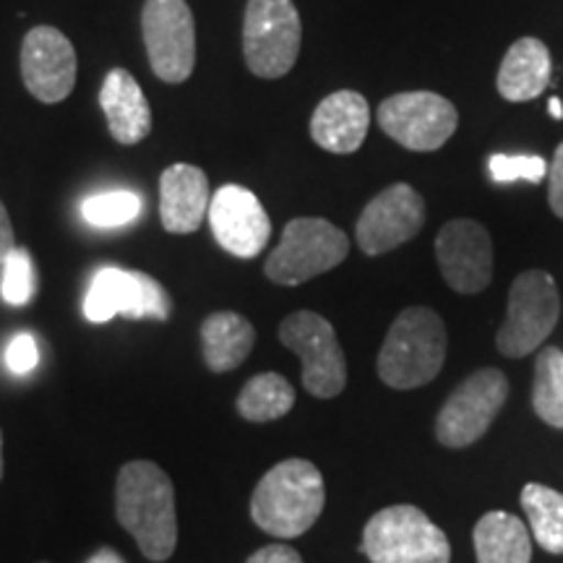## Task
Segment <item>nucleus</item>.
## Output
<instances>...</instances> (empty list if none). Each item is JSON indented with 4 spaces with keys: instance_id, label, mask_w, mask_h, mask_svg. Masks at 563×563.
Segmentation results:
<instances>
[{
    "instance_id": "f257e3e1",
    "label": "nucleus",
    "mask_w": 563,
    "mask_h": 563,
    "mask_svg": "<svg viewBox=\"0 0 563 563\" xmlns=\"http://www.w3.org/2000/svg\"><path fill=\"white\" fill-rule=\"evenodd\" d=\"M118 525L154 563L167 561L178 545V509L170 475L150 460L123 464L115 481Z\"/></svg>"
},
{
    "instance_id": "f03ea898",
    "label": "nucleus",
    "mask_w": 563,
    "mask_h": 563,
    "mask_svg": "<svg viewBox=\"0 0 563 563\" xmlns=\"http://www.w3.org/2000/svg\"><path fill=\"white\" fill-rule=\"evenodd\" d=\"M327 506V485L313 462L290 456L258 481L251 496V519L258 530L279 540L306 534Z\"/></svg>"
},
{
    "instance_id": "7ed1b4c3",
    "label": "nucleus",
    "mask_w": 563,
    "mask_h": 563,
    "mask_svg": "<svg viewBox=\"0 0 563 563\" xmlns=\"http://www.w3.org/2000/svg\"><path fill=\"white\" fill-rule=\"evenodd\" d=\"M446 327L433 308H405L378 352V378L399 391L431 384L446 361Z\"/></svg>"
},
{
    "instance_id": "20e7f679",
    "label": "nucleus",
    "mask_w": 563,
    "mask_h": 563,
    "mask_svg": "<svg viewBox=\"0 0 563 563\" xmlns=\"http://www.w3.org/2000/svg\"><path fill=\"white\" fill-rule=\"evenodd\" d=\"M361 553L371 563H449L452 543L426 511L412 504H397L368 519Z\"/></svg>"
},
{
    "instance_id": "39448f33",
    "label": "nucleus",
    "mask_w": 563,
    "mask_h": 563,
    "mask_svg": "<svg viewBox=\"0 0 563 563\" xmlns=\"http://www.w3.org/2000/svg\"><path fill=\"white\" fill-rule=\"evenodd\" d=\"M350 253V238L321 217H298L282 230V241L266 258L264 274L274 285L298 287L340 266Z\"/></svg>"
},
{
    "instance_id": "423d86ee",
    "label": "nucleus",
    "mask_w": 563,
    "mask_h": 563,
    "mask_svg": "<svg viewBox=\"0 0 563 563\" xmlns=\"http://www.w3.org/2000/svg\"><path fill=\"white\" fill-rule=\"evenodd\" d=\"M302 24L292 0H249L243 19V58L258 79H282L300 55Z\"/></svg>"
},
{
    "instance_id": "0eeeda50",
    "label": "nucleus",
    "mask_w": 563,
    "mask_h": 563,
    "mask_svg": "<svg viewBox=\"0 0 563 563\" xmlns=\"http://www.w3.org/2000/svg\"><path fill=\"white\" fill-rule=\"evenodd\" d=\"M561 319V292L543 269L522 272L511 282L506 319L496 334V347L506 357H525L543 347Z\"/></svg>"
},
{
    "instance_id": "6e6552de",
    "label": "nucleus",
    "mask_w": 563,
    "mask_h": 563,
    "mask_svg": "<svg viewBox=\"0 0 563 563\" xmlns=\"http://www.w3.org/2000/svg\"><path fill=\"white\" fill-rule=\"evenodd\" d=\"M279 342L302 363V386L311 397L334 399L347 386V357L334 327L313 311H295L279 323Z\"/></svg>"
},
{
    "instance_id": "1a4fd4ad",
    "label": "nucleus",
    "mask_w": 563,
    "mask_h": 563,
    "mask_svg": "<svg viewBox=\"0 0 563 563\" xmlns=\"http://www.w3.org/2000/svg\"><path fill=\"white\" fill-rule=\"evenodd\" d=\"M509 399V378L498 368H481L452 391L435 418V439L446 449L481 441Z\"/></svg>"
},
{
    "instance_id": "9d476101",
    "label": "nucleus",
    "mask_w": 563,
    "mask_h": 563,
    "mask_svg": "<svg viewBox=\"0 0 563 563\" xmlns=\"http://www.w3.org/2000/svg\"><path fill=\"white\" fill-rule=\"evenodd\" d=\"M150 66L159 81L183 84L196 68V21L186 0H144L141 11Z\"/></svg>"
},
{
    "instance_id": "9b49d317",
    "label": "nucleus",
    "mask_w": 563,
    "mask_h": 563,
    "mask_svg": "<svg viewBox=\"0 0 563 563\" xmlns=\"http://www.w3.org/2000/svg\"><path fill=\"white\" fill-rule=\"evenodd\" d=\"M386 136L410 152H435L454 136L456 108L435 91H399L386 97L376 112Z\"/></svg>"
},
{
    "instance_id": "f8f14e48",
    "label": "nucleus",
    "mask_w": 563,
    "mask_h": 563,
    "mask_svg": "<svg viewBox=\"0 0 563 563\" xmlns=\"http://www.w3.org/2000/svg\"><path fill=\"white\" fill-rule=\"evenodd\" d=\"M84 316L91 323H104L115 316L131 321H167L170 319V295L150 274L104 266L91 277L89 292L84 298Z\"/></svg>"
},
{
    "instance_id": "ddd939ff",
    "label": "nucleus",
    "mask_w": 563,
    "mask_h": 563,
    "mask_svg": "<svg viewBox=\"0 0 563 563\" xmlns=\"http://www.w3.org/2000/svg\"><path fill=\"white\" fill-rule=\"evenodd\" d=\"M426 224V201L407 183H394L368 201L355 224V241L365 256H384L410 243Z\"/></svg>"
},
{
    "instance_id": "4468645a",
    "label": "nucleus",
    "mask_w": 563,
    "mask_h": 563,
    "mask_svg": "<svg viewBox=\"0 0 563 563\" xmlns=\"http://www.w3.org/2000/svg\"><path fill=\"white\" fill-rule=\"evenodd\" d=\"M76 51L55 26H34L21 42V79L34 100L58 104L76 87Z\"/></svg>"
},
{
    "instance_id": "2eb2a0df",
    "label": "nucleus",
    "mask_w": 563,
    "mask_h": 563,
    "mask_svg": "<svg viewBox=\"0 0 563 563\" xmlns=\"http://www.w3.org/2000/svg\"><path fill=\"white\" fill-rule=\"evenodd\" d=\"M435 262L454 292H483L493 279L490 232L475 220L446 222L435 238Z\"/></svg>"
},
{
    "instance_id": "dca6fc26",
    "label": "nucleus",
    "mask_w": 563,
    "mask_h": 563,
    "mask_svg": "<svg viewBox=\"0 0 563 563\" xmlns=\"http://www.w3.org/2000/svg\"><path fill=\"white\" fill-rule=\"evenodd\" d=\"M209 224L222 251L238 258H256L272 238V220L249 188L228 183L209 201Z\"/></svg>"
},
{
    "instance_id": "f3484780",
    "label": "nucleus",
    "mask_w": 563,
    "mask_h": 563,
    "mask_svg": "<svg viewBox=\"0 0 563 563\" xmlns=\"http://www.w3.org/2000/svg\"><path fill=\"white\" fill-rule=\"evenodd\" d=\"M209 178L201 167L175 162L159 175V217L173 235H191L209 214Z\"/></svg>"
},
{
    "instance_id": "a211bd4d",
    "label": "nucleus",
    "mask_w": 563,
    "mask_h": 563,
    "mask_svg": "<svg viewBox=\"0 0 563 563\" xmlns=\"http://www.w3.org/2000/svg\"><path fill=\"white\" fill-rule=\"evenodd\" d=\"M371 129V104L361 91L340 89L323 97L311 118V139L332 154H352Z\"/></svg>"
},
{
    "instance_id": "6ab92c4d",
    "label": "nucleus",
    "mask_w": 563,
    "mask_h": 563,
    "mask_svg": "<svg viewBox=\"0 0 563 563\" xmlns=\"http://www.w3.org/2000/svg\"><path fill=\"white\" fill-rule=\"evenodd\" d=\"M100 104L110 136L123 146H136L152 133V110L144 89L131 70L110 68L100 89Z\"/></svg>"
},
{
    "instance_id": "aec40b11",
    "label": "nucleus",
    "mask_w": 563,
    "mask_h": 563,
    "mask_svg": "<svg viewBox=\"0 0 563 563\" xmlns=\"http://www.w3.org/2000/svg\"><path fill=\"white\" fill-rule=\"evenodd\" d=\"M553 60L543 40L522 37L506 51L498 68L496 89L506 102L538 100L551 87Z\"/></svg>"
},
{
    "instance_id": "412c9836",
    "label": "nucleus",
    "mask_w": 563,
    "mask_h": 563,
    "mask_svg": "<svg viewBox=\"0 0 563 563\" xmlns=\"http://www.w3.org/2000/svg\"><path fill=\"white\" fill-rule=\"evenodd\" d=\"M256 344V329L235 311H217L201 323L203 363L211 373H230L245 363Z\"/></svg>"
},
{
    "instance_id": "4be33fe9",
    "label": "nucleus",
    "mask_w": 563,
    "mask_h": 563,
    "mask_svg": "<svg viewBox=\"0 0 563 563\" xmlns=\"http://www.w3.org/2000/svg\"><path fill=\"white\" fill-rule=\"evenodd\" d=\"M477 563H530L532 538L527 525L509 511H488L473 530Z\"/></svg>"
},
{
    "instance_id": "5701e85b",
    "label": "nucleus",
    "mask_w": 563,
    "mask_h": 563,
    "mask_svg": "<svg viewBox=\"0 0 563 563\" xmlns=\"http://www.w3.org/2000/svg\"><path fill=\"white\" fill-rule=\"evenodd\" d=\"M534 543L545 553L563 555V493L543 483H527L519 496Z\"/></svg>"
},
{
    "instance_id": "b1692460",
    "label": "nucleus",
    "mask_w": 563,
    "mask_h": 563,
    "mask_svg": "<svg viewBox=\"0 0 563 563\" xmlns=\"http://www.w3.org/2000/svg\"><path fill=\"white\" fill-rule=\"evenodd\" d=\"M295 407V389L279 373H258L238 394L235 410L249 422H272L285 418Z\"/></svg>"
},
{
    "instance_id": "393cba45",
    "label": "nucleus",
    "mask_w": 563,
    "mask_h": 563,
    "mask_svg": "<svg viewBox=\"0 0 563 563\" xmlns=\"http://www.w3.org/2000/svg\"><path fill=\"white\" fill-rule=\"evenodd\" d=\"M532 407L545 426L563 431V352L559 347H543L534 361Z\"/></svg>"
},
{
    "instance_id": "a878e982",
    "label": "nucleus",
    "mask_w": 563,
    "mask_h": 563,
    "mask_svg": "<svg viewBox=\"0 0 563 563\" xmlns=\"http://www.w3.org/2000/svg\"><path fill=\"white\" fill-rule=\"evenodd\" d=\"M141 209H144V201L141 196L131 191H110V194H97L84 199L81 203V217L87 220L91 228H123V224H131L139 220Z\"/></svg>"
},
{
    "instance_id": "bb28decb",
    "label": "nucleus",
    "mask_w": 563,
    "mask_h": 563,
    "mask_svg": "<svg viewBox=\"0 0 563 563\" xmlns=\"http://www.w3.org/2000/svg\"><path fill=\"white\" fill-rule=\"evenodd\" d=\"M3 277H0V295L9 306H26L37 292V266L32 262V253L24 245H16L9 253L3 266Z\"/></svg>"
},
{
    "instance_id": "cd10ccee",
    "label": "nucleus",
    "mask_w": 563,
    "mask_h": 563,
    "mask_svg": "<svg viewBox=\"0 0 563 563\" xmlns=\"http://www.w3.org/2000/svg\"><path fill=\"white\" fill-rule=\"evenodd\" d=\"M488 175L498 186L514 180L540 183L548 175V162L538 154H490Z\"/></svg>"
},
{
    "instance_id": "c85d7f7f",
    "label": "nucleus",
    "mask_w": 563,
    "mask_h": 563,
    "mask_svg": "<svg viewBox=\"0 0 563 563\" xmlns=\"http://www.w3.org/2000/svg\"><path fill=\"white\" fill-rule=\"evenodd\" d=\"M5 365L16 376H26L40 365V347L32 334H16L5 347Z\"/></svg>"
},
{
    "instance_id": "c756f323",
    "label": "nucleus",
    "mask_w": 563,
    "mask_h": 563,
    "mask_svg": "<svg viewBox=\"0 0 563 563\" xmlns=\"http://www.w3.org/2000/svg\"><path fill=\"white\" fill-rule=\"evenodd\" d=\"M548 203L553 214L563 220V144H559L553 162L548 165Z\"/></svg>"
},
{
    "instance_id": "7c9ffc66",
    "label": "nucleus",
    "mask_w": 563,
    "mask_h": 563,
    "mask_svg": "<svg viewBox=\"0 0 563 563\" xmlns=\"http://www.w3.org/2000/svg\"><path fill=\"white\" fill-rule=\"evenodd\" d=\"M245 563H302V555L285 543H272L253 553Z\"/></svg>"
},
{
    "instance_id": "2f4dec72",
    "label": "nucleus",
    "mask_w": 563,
    "mask_h": 563,
    "mask_svg": "<svg viewBox=\"0 0 563 563\" xmlns=\"http://www.w3.org/2000/svg\"><path fill=\"white\" fill-rule=\"evenodd\" d=\"M16 249V235H13V224L9 211H5L3 201H0V266H3L9 253Z\"/></svg>"
},
{
    "instance_id": "473e14b6",
    "label": "nucleus",
    "mask_w": 563,
    "mask_h": 563,
    "mask_svg": "<svg viewBox=\"0 0 563 563\" xmlns=\"http://www.w3.org/2000/svg\"><path fill=\"white\" fill-rule=\"evenodd\" d=\"M87 563H125V561L115 551H110V548H102V551H97Z\"/></svg>"
},
{
    "instance_id": "72a5a7b5",
    "label": "nucleus",
    "mask_w": 563,
    "mask_h": 563,
    "mask_svg": "<svg viewBox=\"0 0 563 563\" xmlns=\"http://www.w3.org/2000/svg\"><path fill=\"white\" fill-rule=\"evenodd\" d=\"M548 112H551L555 121H561V118H563V104H561L559 97H551V100H548Z\"/></svg>"
},
{
    "instance_id": "f704fd0d",
    "label": "nucleus",
    "mask_w": 563,
    "mask_h": 563,
    "mask_svg": "<svg viewBox=\"0 0 563 563\" xmlns=\"http://www.w3.org/2000/svg\"><path fill=\"white\" fill-rule=\"evenodd\" d=\"M0 477H3V431H0Z\"/></svg>"
},
{
    "instance_id": "c9c22d12",
    "label": "nucleus",
    "mask_w": 563,
    "mask_h": 563,
    "mask_svg": "<svg viewBox=\"0 0 563 563\" xmlns=\"http://www.w3.org/2000/svg\"><path fill=\"white\" fill-rule=\"evenodd\" d=\"M37 563H47V561H37Z\"/></svg>"
}]
</instances>
